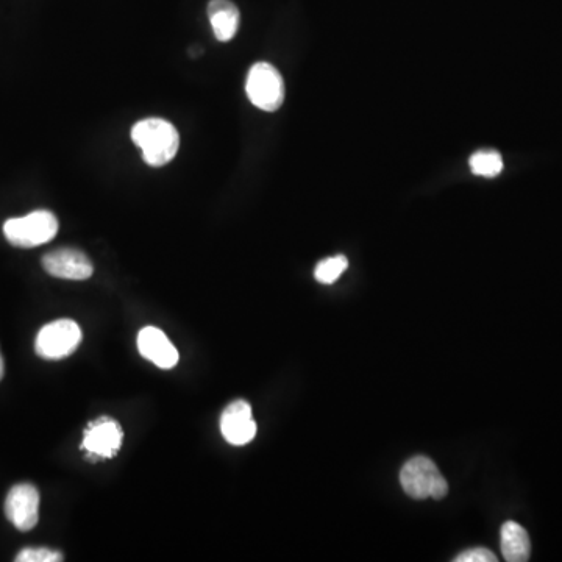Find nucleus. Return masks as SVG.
Here are the masks:
<instances>
[{
    "label": "nucleus",
    "mask_w": 562,
    "mask_h": 562,
    "mask_svg": "<svg viewBox=\"0 0 562 562\" xmlns=\"http://www.w3.org/2000/svg\"><path fill=\"white\" fill-rule=\"evenodd\" d=\"M4 374H5L4 358H2V355H0V380L4 378Z\"/></svg>",
    "instance_id": "f3484780"
},
{
    "label": "nucleus",
    "mask_w": 562,
    "mask_h": 562,
    "mask_svg": "<svg viewBox=\"0 0 562 562\" xmlns=\"http://www.w3.org/2000/svg\"><path fill=\"white\" fill-rule=\"evenodd\" d=\"M58 233V219L47 210L33 211L27 216L13 217L4 224V235L11 246L21 249L43 246Z\"/></svg>",
    "instance_id": "f03ea898"
},
{
    "label": "nucleus",
    "mask_w": 562,
    "mask_h": 562,
    "mask_svg": "<svg viewBox=\"0 0 562 562\" xmlns=\"http://www.w3.org/2000/svg\"><path fill=\"white\" fill-rule=\"evenodd\" d=\"M121 425L110 417H100L85 431L82 449L97 458H113L122 445Z\"/></svg>",
    "instance_id": "6e6552de"
},
{
    "label": "nucleus",
    "mask_w": 562,
    "mask_h": 562,
    "mask_svg": "<svg viewBox=\"0 0 562 562\" xmlns=\"http://www.w3.org/2000/svg\"><path fill=\"white\" fill-rule=\"evenodd\" d=\"M138 350L161 369H172L178 363L177 349L160 328L146 327L139 331Z\"/></svg>",
    "instance_id": "9d476101"
},
{
    "label": "nucleus",
    "mask_w": 562,
    "mask_h": 562,
    "mask_svg": "<svg viewBox=\"0 0 562 562\" xmlns=\"http://www.w3.org/2000/svg\"><path fill=\"white\" fill-rule=\"evenodd\" d=\"M246 91L250 102L267 113H274L285 102L283 77L269 63H257L250 68Z\"/></svg>",
    "instance_id": "20e7f679"
},
{
    "label": "nucleus",
    "mask_w": 562,
    "mask_h": 562,
    "mask_svg": "<svg viewBox=\"0 0 562 562\" xmlns=\"http://www.w3.org/2000/svg\"><path fill=\"white\" fill-rule=\"evenodd\" d=\"M207 11L216 40L221 43L232 41L238 33L241 21L238 7L232 0H210Z\"/></svg>",
    "instance_id": "9b49d317"
},
{
    "label": "nucleus",
    "mask_w": 562,
    "mask_h": 562,
    "mask_svg": "<svg viewBox=\"0 0 562 562\" xmlns=\"http://www.w3.org/2000/svg\"><path fill=\"white\" fill-rule=\"evenodd\" d=\"M221 431L228 444L246 445L253 441L257 436V422L253 420L252 406L246 400L230 403L222 413Z\"/></svg>",
    "instance_id": "1a4fd4ad"
},
{
    "label": "nucleus",
    "mask_w": 562,
    "mask_h": 562,
    "mask_svg": "<svg viewBox=\"0 0 562 562\" xmlns=\"http://www.w3.org/2000/svg\"><path fill=\"white\" fill-rule=\"evenodd\" d=\"M43 267L47 274L63 280H88L94 272L93 263L86 257V253L71 247L44 255Z\"/></svg>",
    "instance_id": "0eeeda50"
},
{
    "label": "nucleus",
    "mask_w": 562,
    "mask_h": 562,
    "mask_svg": "<svg viewBox=\"0 0 562 562\" xmlns=\"http://www.w3.org/2000/svg\"><path fill=\"white\" fill-rule=\"evenodd\" d=\"M497 556L488 550V548L478 547L470 548L467 552L461 553L455 562H495Z\"/></svg>",
    "instance_id": "dca6fc26"
},
{
    "label": "nucleus",
    "mask_w": 562,
    "mask_h": 562,
    "mask_svg": "<svg viewBox=\"0 0 562 562\" xmlns=\"http://www.w3.org/2000/svg\"><path fill=\"white\" fill-rule=\"evenodd\" d=\"M132 139L143 150L144 161L153 168L171 163L180 147L177 129L171 122L160 118L136 122L132 129Z\"/></svg>",
    "instance_id": "f257e3e1"
},
{
    "label": "nucleus",
    "mask_w": 562,
    "mask_h": 562,
    "mask_svg": "<svg viewBox=\"0 0 562 562\" xmlns=\"http://www.w3.org/2000/svg\"><path fill=\"white\" fill-rule=\"evenodd\" d=\"M347 267H349V260L344 255H336L317 264L314 277L322 285H333L347 271Z\"/></svg>",
    "instance_id": "4468645a"
},
{
    "label": "nucleus",
    "mask_w": 562,
    "mask_h": 562,
    "mask_svg": "<svg viewBox=\"0 0 562 562\" xmlns=\"http://www.w3.org/2000/svg\"><path fill=\"white\" fill-rule=\"evenodd\" d=\"M469 166L478 177L494 178L502 174L503 158L495 150H480L470 157Z\"/></svg>",
    "instance_id": "ddd939ff"
},
{
    "label": "nucleus",
    "mask_w": 562,
    "mask_h": 562,
    "mask_svg": "<svg viewBox=\"0 0 562 562\" xmlns=\"http://www.w3.org/2000/svg\"><path fill=\"white\" fill-rule=\"evenodd\" d=\"M82 342V330L71 319L50 322L36 336L35 350L44 360H63L77 350Z\"/></svg>",
    "instance_id": "39448f33"
},
{
    "label": "nucleus",
    "mask_w": 562,
    "mask_h": 562,
    "mask_svg": "<svg viewBox=\"0 0 562 562\" xmlns=\"http://www.w3.org/2000/svg\"><path fill=\"white\" fill-rule=\"evenodd\" d=\"M503 558L508 562H525L530 559L531 542L527 530L513 520L502 527L500 533Z\"/></svg>",
    "instance_id": "f8f14e48"
},
{
    "label": "nucleus",
    "mask_w": 562,
    "mask_h": 562,
    "mask_svg": "<svg viewBox=\"0 0 562 562\" xmlns=\"http://www.w3.org/2000/svg\"><path fill=\"white\" fill-rule=\"evenodd\" d=\"M5 514L19 531H30L40 519V492L33 484H16L5 500Z\"/></svg>",
    "instance_id": "423d86ee"
},
{
    "label": "nucleus",
    "mask_w": 562,
    "mask_h": 562,
    "mask_svg": "<svg viewBox=\"0 0 562 562\" xmlns=\"http://www.w3.org/2000/svg\"><path fill=\"white\" fill-rule=\"evenodd\" d=\"M63 555L49 548H24L16 556V562H60Z\"/></svg>",
    "instance_id": "2eb2a0df"
},
{
    "label": "nucleus",
    "mask_w": 562,
    "mask_h": 562,
    "mask_svg": "<svg viewBox=\"0 0 562 562\" xmlns=\"http://www.w3.org/2000/svg\"><path fill=\"white\" fill-rule=\"evenodd\" d=\"M400 483L406 494L416 500H441L449 494V483L428 456H414L403 466Z\"/></svg>",
    "instance_id": "7ed1b4c3"
}]
</instances>
